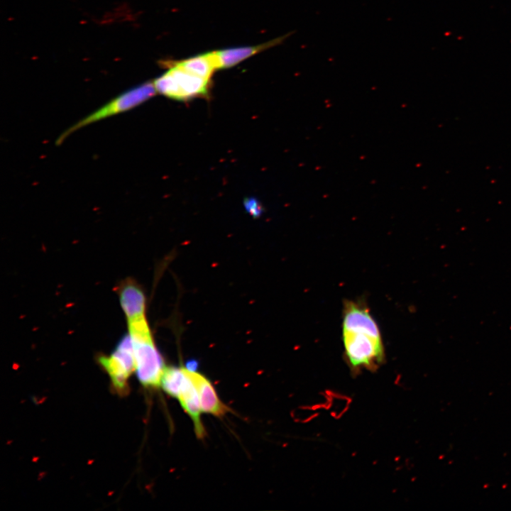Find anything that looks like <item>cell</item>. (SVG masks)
Masks as SVG:
<instances>
[{
	"label": "cell",
	"instance_id": "obj_5",
	"mask_svg": "<svg viewBox=\"0 0 511 511\" xmlns=\"http://www.w3.org/2000/svg\"><path fill=\"white\" fill-rule=\"evenodd\" d=\"M98 363L108 374L115 390L124 393L129 378L135 371V358L129 334L121 337L109 355L98 357Z\"/></svg>",
	"mask_w": 511,
	"mask_h": 511
},
{
	"label": "cell",
	"instance_id": "obj_2",
	"mask_svg": "<svg viewBox=\"0 0 511 511\" xmlns=\"http://www.w3.org/2000/svg\"><path fill=\"white\" fill-rule=\"evenodd\" d=\"M138 380L146 388L160 386L165 366L159 353L145 317L128 322Z\"/></svg>",
	"mask_w": 511,
	"mask_h": 511
},
{
	"label": "cell",
	"instance_id": "obj_6",
	"mask_svg": "<svg viewBox=\"0 0 511 511\" xmlns=\"http://www.w3.org/2000/svg\"><path fill=\"white\" fill-rule=\"evenodd\" d=\"M117 292L127 322L145 317V297L138 284L126 279L119 285Z\"/></svg>",
	"mask_w": 511,
	"mask_h": 511
},
{
	"label": "cell",
	"instance_id": "obj_11",
	"mask_svg": "<svg viewBox=\"0 0 511 511\" xmlns=\"http://www.w3.org/2000/svg\"><path fill=\"white\" fill-rule=\"evenodd\" d=\"M185 378L183 368L165 367L160 386L170 396L177 398Z\"/></svg>",
	"mask_w": 511,
	"mask_h": 511
},
{
	"label": "cell",
	"instance_id": "obj_7",
	"mask_svg": "<svg viewBox=\"0 0 511 511\" xmlns=\"http://www.w3.org/2000/svg\"><path fill=\"white\" fill-rule=\"evenodd\" d=\"M185 370L196 388L202 412L216 417L225 414L228 408L220 400L210 380L198 372L187 368Z\"/></svg>",
	"mask_w": 511,
	"mask_h": 511
},
{
	"label": "cell",
	"instance_id": "obj_4",
	"mask_svg": "<svg viewBox=\"0 0 511 511\" xmlns=\"http://www.w3.org/2000/svg\"><path fill=\"white\" fill-rule=\"evenodd\" d=\"M156 90L153 82H145L121 93L99 109L70 126L59 136L56 143H61L71 133L85 126L138 106L154 96Z\"/></svg>",
	"mask_w": 511,
	"mask_h": 511
},
{
	"label": "cell",
	"instance_id": "obj_9",
	"mask_svg": "<svg viewBox=\"0 0 511 511\" xmlns=\"http://www.w3.org/2000/svg\"><path fill=\"white\" fill-rule=\"evenodd\" d=\"M289 34L273 39L258 45L226 48L216 50L219 69L230 68L247 58L275 45L282 43Z\"/></svg>",
	"mask_w": 511,
	"mask_h": 511
},
{
	"label": "cell",
	"instance_id": "obj_3",
	"mask_svg": "<svg viewBox=\"0 0 511 511\" xmlns=\"http://www.w3.org/2000/svg\"><path fill=\"white\" fill-rule=\"evenodd\" d=\"M164 64L167 66V71L153 82L157 92L177 100H187L207 94L209 79L189 72L175 61Z\"/></svg>",
	"mask_w": 511,
	"mask_h": 511
},
{
	"label": "cell",
	"instance_id": "obj_12",
	"mask_svg": "<svg viewBox=\"0 0 511 511\" xmlns=\"http://www.w3.org/2000/svg\"><path fill=\"white\" fill-rule=\"evenodd\" d=\"M246 207L250 211V213L258 215L260 213V206L256 199H250L245 202Z\"/></svg>",
	"mask_w": 511,
	"mask_h": 511
},
{
	"label": "cell",
	"instance_id": "obj_10",
	"mask_svg": "<svg viewBox=\"0 0 511 511\" xmlns=\"http://www.w3.org/2000/svg\"><path fill=\"white\" fill-rule=\"evenodd\" d=\"M175 62L189 72L209 80L214 71L219 69L216 51L202 53Z\"/></svg>",
	"mask_w": 511,
	"mask_h": 511
},
{
	"label": "cell",
	"instance_id": "obj_8",
	"mask_svg": "<svg viewBox=\"0 0 511 511\" xmlns=\"http://www.w3.org/2000/svg\"><path fill=\"white\" fill-rule=\"evenodd\" d=\"M185 378L180 389L177 399L183 410L187 413L193 422L194 429L197 436L202 439L205 435V429L201 421L202 410L196 388L183 368Z\"/></svg>",
	"mask_w": 511,
	"mask_h": 511
},
{
	"label": "cell",
	"instance_id": "obj_1",
	"mask_svg": "<svg viewBox=\"0 0 511 511\" xmlns=\"http://www.w3.org/2000/svg\"><path fill=\"white\" fill-rule=\"evenodd\" d=\"M342 341L346 362L353 371L375 370L385 360L379 326L363 301L345 300Z\"/></svg>",
	"mask_w": 511,
	"mask_h": 511
}]
</instances>
